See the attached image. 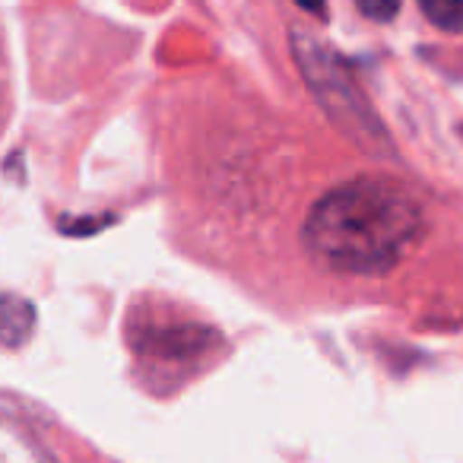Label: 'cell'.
Wrapping results in <instances>:
<instances>
[{
	"instance_id": "6",
	"label": "cell",
	"mask_w": 463,
	"mask_h": 463,
	"mask_svg": "<svg viewBox=\"0 0 463 463\" xmlns=\"http://www.w3.org/2000/svg\"><path fill=\"white\" fill-rule=\"evenodd\" d=\"M355 7L374 23H391L400 14V0H355Z\"/></svg>"
},
{
	"instance_id": "7",
	"label": "cell",
	"mask_w": 463,
	"mask_h": 463,
	"mask_svg": "<svg viewBox=\"0 0 463 463\" xmlns=\"http://www.w3.org/2000/svg\"><path fill=\"white\" fill-rule=\"evenodd\" d=\"M296 4L308 14H324V0H296Z\"/></svg>"
},
{
	"instance_id": "5",
	"label": "cell",
	"mask_w": 463,
	"mask_h": 463,
	"mask_svg": "<svg viewBox=\"0 0 463 463\" xmlns=\"http://www.w3.org/2000/svg\"><path fill=\"white\" fill-rule=\"evenodd\" d=\"M419 10L431 26L444 33H463V0H419Z\"/></svg>"
},
{
	"instance_id": "4",
	"label": "cell",
	"mask_w": 463,
	"mask_h": 463,
	"mask_svg": "<svg viewBox=\"0 0 463 463\" xmlns=\"http://www.w3.org/2000/svg\"><path fill=\"white\" fill-rule=\"evenodd\" d=\"M35 330V305L14 292L0 296V343L10 349L29 343Z\"/></svg>"
},
{
	"instance_id": "3",
	"label": "cell",
	"mask_w": 463,
	"mask_h": 463,
	"mask_svg": "<svg viewBox=\"0 0 463 463\" xmlns=\"http://www.w3.org/2000/svg\"><path fill=\"white\" fill-rule=\"evenodd\" d=\"M134 349L149 362H165V365H184V362H197L200 355H206L213 346H219V334L203 324H184V321H146L137 324L134 334Z\"/></svg>"
},
{
	"instance_id": "2",
	"label": "cell",
	"mask_w": 463,
	"mask_h": 463,
	"mask_svg": "<svg viewBox=\"0 0 463 463\" xmlns=\"http://www.w3.org/2000/svg\"><path fill=\"white\" fill-rule=\"evenodd\" d=\"M292 58L308 83L311 96L324 109V115L343 130L353 143H359L365 153H391V137H387L381 118L368 105L365 92L359 90L349 64L315 33L296 26L289 33Z\"/></svg>"
},
{
	"instance_id": "1",
	"label": "cell",
	"mask_w": 463,
	"mask_h": 463,
	"mask_svg": "<svg viewBox=\"0 0 463 463\" xmlns=\"http://www.w3.org/2000/svg\"><path fill=\"white\" fill-rule=\"evenodd\" d=\"M425 232L419 200L387 178H353L327 191L302 225L308 254L346 277L391 273Z\"/></svg>"
}]
</instances>
